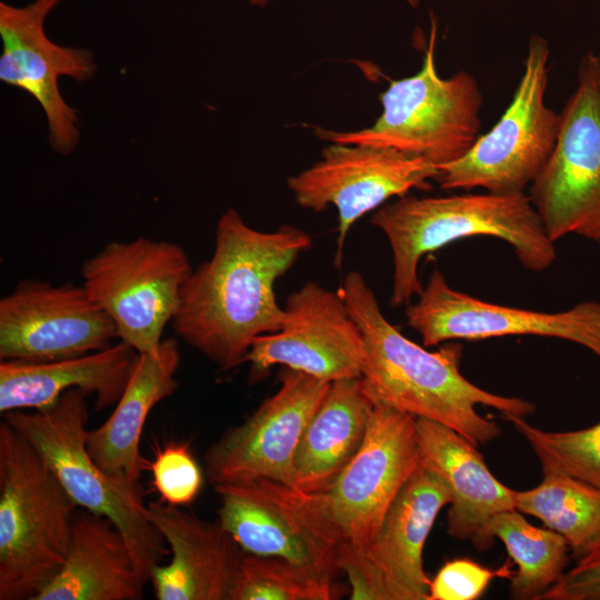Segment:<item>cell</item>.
<instances>
[{
    "label": "cell",
    "mask_w": 600,
    "mask_h": 600,
    "mask_svg": "<svg viewBox=\"0 0 600 600\" xmlns=\"http://www.w3.org/2000/svg\"><path fill=\"white\" fill-rule=\"evenodd\" d=\"M311 246L310 236L296 226L260 231L236 209L226 210L212 256L182 287L171 321L174 333L220 371L239 367L257 337L280 330L284 311L274 283Z\"/></svg>",
    "instance_id": "cell-1"
},
{
    "label": "cell",
    "mask_w": 600,
    "mask_h": 600,
    "mask_svg": "<svg viewBox=\"0 0 600 600\" xmlns=\"http://www.w3.org/2000/svg\"><path fill=\"white\" fill-rule=\"evenodd\" d=\"M338 292L363 337L361 382L373 403L441 423L477 447L501 432L493 420L479 414L477 406L493 408L503 419L534 412L528 400L492 393L464 378L463 346L458 340L428 351L404 337L386 319L361 273H347Z\"/></svg>",
    "instance_id": "cell-2"
},
{
    "label": "cell",
    "mask_w": 600,
    "mask_h": 600,
    "mask_svg": "<svg viewBox=\"0 0 600 600\" xmlns=\"http://www.w3.org/2000/svg\"><path fill=\"white\" fill-rule=\"evenodd\" d=\"M370 223L387 237L393 259L392 308L409 304L422 291V257L460 239L487 236L503 240L528 270L540 272L556 259L530 198L522 193H461L446 197L404 194L381 206Z\"/></svg>",
    "instance_id": "cell-3"
},
{
    "label": "cell",
    "mask_w": 600,
    "mask_h": 600,
    "mask_svg": "<svg viewBox=\"0 0 600 600\" xmlns=\"http://www.w3.org/2000/svg\"><path fill=\"white\" fill-rule=\"evenodd\" d=\"M77 503L28 439L0 423V600H34L61 569Z\"/></svg>",
    "instance_id": "cell-4"
},
{
    "label": "cell",
    "mask_w": 600,
    "mask_h": 600,
    "mask_svg": "<svg viewBox=\"0 0 600 600\" xmlns=\"http://www.w3.org/2000/svg\"><path fill=\"white\" fill-rule=\"evenodd\" d=\"M87 396L72 389L46 409L9 411L3 420L28 439L78 507L107 517L120 530L146 584L170 550L147 514L140 486L108 476L90 457Z\"/></svg>",
    "instance_id": "cell-5"
},
{
    "label": "cell",
    "mask_w": 600,
    "mask_h": 600,
    "mask_svg": "<svg viewBox=\"0 0 600 600\" xmlns=\"http://www.w3.org/2000/svg\"><path fill=\"white\" fill-rule=\"evenodd\" d=\"M437 20L421 69L393 80L380 96L382 113L356 131L314 128L318 138L333 143L393 148L427 159L437 168L462 158L478 139L482 94L473 76L459 71L441 78L436 67Z\"/></svg>",
    "instance_id": "cell-6"
},
{
    "label": "cell",
    "mask_w": 600,
    "mask_h": 600,
    "mask_svg": "<svg viewBox=\"0 0 600 600\" xmlns=\"http://www.w3.org/2000/svg\"><path fill=\"white\" fill-rule=\"evenodd\" d=\"M549 54L548 41L531 36L510 104L462 158L438 168L434 180L442 189L522 193L537 179L554 149L560 128V113L544 101Z\"/></svg>",
    "instance_id": "cell-7"
},
{
    "label": "cell",
    "mask_w": 600,
    "mask_h": 600,
    "mask_svg": "<svg viewBox=\"0 0 600 600\" xmlns=\"http://www.w3.org/2000/svg\"><path fill=\"white\" fill-rule=\"evenodd\" d=\"M192 270L180 244L138 237L106 244L83 262L81 276L89 297L113 321L120 341L138 353H152L178 311Z\"/></svg>",
    "instance_id": "cell-8"
},
{
    "label": "cell",
    "mask_w": 600,
    "mask_h": 600,
    "mask_svg": "<svg viewBox=\"0 0 600 600\" xmlns=\"http://www.w3.org/2000/svg\"><path fill=\"white\" fill-rule=\"evenodd\" d=\"M529 191L553 242L577 234L600 246V53L581 59L554 149Z\"/></svg>",
    "instance_id": "cell-9"
},
{
    "label": "cell",
    "mask_w": 600,
    "mask_h": 600,
    "mask_svg": "<svg viewBox=\"0 0 600 600\" xmlns=\"http://www.w3.org/2000/svg\"><path fill=\"white\" fill-rule=\"evenodd\" d=\"M214 489L221 502L218 520L243 551L331 576L341 571L344 541L320 492L264 478Z\"/></svg>",
    "instance_id": "cell-10"
},
{
    "label": "cell",
    "mask_w": 600,
    "mask_h": 600,
    "mask_svg": "<svg viewBox=\"0 0 600 600\" xmlns=\"http://www.w3.org/2000/svg\"><path fill=\"white\" fill-rule=\"evenodd\" d=\"M420 464L416 418L374 403L359 450L320 492L344 541L342 564L368 547L390 504Z\"/></svg>",
    "instance_id": "cell-11"
},
{
    "label": "cell",
    "mask_w": 600,
    "mask_h": 600,
    "mask_svg": "<svg viewBox=\"0 0 600 600\" xmlns=\"http://www.w3.org/2000/svg\"><path fill=\"white\" fill-rule=\"evenodd\" d=\"M451 501L446 479L420 464L390 504L368 547L342 564L353 600H429L422 552L440 510Z\"/></svg>",
    "instance_id": "cell-12"
},
{
    "label": "cell",
    "mask_w": 600,
    "mask_h": 600,
    "mask_svg": "<svg viewBox=\"0 0 600 600\" xmlns=\"http://www.w3.org/2000/svg\"><path fill=\"white\" fill-rule=\"evenodd\" d=\"M438 171L427 159L393 148L333 143L323 149L320 161L290 177L288 187L304 209L337 208L334 267H340L347 234L357 220L390 198L428 188Z\"/></svg>",
    "instance_id": "cell-13"
},
{
    "label": "cell",
    "mask_w": 600,
    "mask_h": 600,
    "mask_svg": "<svg viewBox=\"0 0 600 600\" xmlns=\"http://www.w3.org/2000/svg\"><path fill=\"white\" fill-rule=\"evenodd\" d=\"M414 303L406 307L407 323L424 347L454 340L537 336L571 341L600 358V302L582 301L559 312L496 304L449 286L433 269Z\"/></svg>",
    "instance_id": "cell-14"
},
{
    "label": "cell",
    "mask_w": 600,
    "mask_h": 600,
    "mask_svg": "<svg viewBox=\"0 0 600 600\" xmlns=\"http://www.w3.org/2000/svg\"><path fill=\"white\" fill-rule=\"evenodd\" d=\"M279 379L273 396L209 448L206 473L213 486L261 478L293 486L296 451L331 382L287 367Z\"/></svg>",
    "instance_id": "cell-15"
},
{
    "label": "cell",
    "mask_w": 600,
    "mask_h": 600,
    "mask_svg": "<svg viewBox=\"0 0 600 600\" xmlns=\"http://www.w3.org/2000/svg\"><path fill=\"white\" fill-rule=\"evenodd\" d=\"M62 1L32 0L23 7L0 2V80L34 98L47 118L51 149L67 156L79 143V117L63 100L58 79L90 80L97 64L90 50L62 47L47 37L44 21Z\"/></svg>",
    "instance_id": "cell-16"
},
{
    "label": "cell",
    "mask_w": 600,
    "mask_h": 600,
    "mask_svg": "<svg viewBox=\"0 0 600 600\" xmlns=\"http://www.w3.org/2000/svg\"><path fill=\"white\" fill-rule=\"evenodd\" d=\"M283 311L280 330L251 344L250 380L276 364L328 382L361 377L363 337L338 291L309 281L287 298Z\"/></svg>",
    "instance_id": "cell-17"
},
{
    "label": "cell",
    "mask_w": 600,
    "mask_h": 600,
    "mask_svg": "<svg viewBox=\"0 0 600 600\" xmlns=\"http://www.w3.org/2000/svg\"><path fill=\"white\" fill-rule=\"evenodd\" d=\"M118 338L83 286L19 281L0 299V359L52 361L99 351Z\"/></svg>",
    "instance_id": "cell-18"
},
{
    "label": "cell",
    "mask_w": 600,
    "mask_h": 600,
    "mask_svg": "<svg viewBox=\"0 0 600 600\" xmlns=\"http://www.w3.org/2000/svg\"><path fill=\"white\" fill-rule=\"evenodd\" d=\"M171 559L153 568L158 600H230L243 550L217 519L202 520L161 501L147 506Z\"/></svg>",
    "instance_id": "cell-19"
},
{
    "label": "cell",
    "mask_w": 600,
    "mask_h": 600,
    "mask_svg": "<svg viewBox=\"0 0 600 600\" xmlns=\"http://www.w3.org/2000/svg\"><path fill=\"white\" fill-rule=\"evenodd\" d=\"M416 423L421 463L439 472L451 491L447 533L470 540L479 552L489 550L494 542L490 521L516 509V490L491 473L477 446L464 437L429 419L416 418Z\"/></svg>",
    "instance_id": "cell-20"
},
{
    "label": "cell",
    "mask_w": 600,
    "mask_h": 600,
    "mask_svg": "<svg viewBox=\"0 0 600 600\" xmlns=\"http://www.w3.org/2000/svg\"><path fill=\"white\" fill-rule=\"evenodd\" d=\"M139 353L120 341L106 349L52 361L1 360L0 412L46 409L67 391L96 396V408L116 404L133 372Z\"/></svg>",
    "instance_id": "cell-21"
},
{
    "label": "cell",
    "mask_w": 600,
    "mask_h": 600,
    "mask_svg": "<svg viewBox=\"0 0 600 600\" xmlns=\"http://www.w3.org/2000/svg\"><path fill=\"white\" fill-rule=\"evenodd\" d=\"M176 338L163 339L156 352L139 353L133 372L111 416L88 432L87 449L108 476L139 486L146 461L140 454L141 432L151 409L178 388L180 364Z\"/></svg>",
    "instance_id": "cell-22"
},
{
    "label": "cell",
    "mask_w": 600,
    "mask_h": 600,
    "mask_svg": "<svg viewBox=\"0 0 600 600\" xmlns=\"http://www.w3.org/2000/svg\"><path fill=\"white\" fill-rule=\"evenodd\" d=\"M143 587L120 530L83 509L76 512L61 569L34 600H139Z\"/></svg>",
    "instance_id": "cell-23"
},
{
    "label": "cell",
    "mask_w": 600,
    "mask_h": 600,
    "mask_svg": "<svg viewBox=\"0 0 600 600\" xmlns=\"http://www.w3.org/2000/svg\"><path fill=\"white\" fill-rule=\"evenodd\" d=\"M373 407L361 377L331 382L296 451L293 487L309 493L326 490L359 450Z\"/></svg>",
    "instance_id": "cell-24"
},
{
    "label": "cell",
    "mask_w": 600,
    "mask_h": 600,
    "mask_svg": "<svg viewBox=\"0 0 600 600\" xmlns=\"http://www.w3.org/2000/svg\"><path fill=\"white\" fill-rule=\"evenodd\" d=\"M540 464L541 482L516 490V509L561 534L578 558L600 540V489L546 462Z\"/></svg>",
    "instance_id": "cell-25"
},
{
    "label": "cell",
    "mask_w": 600,
    "mask_h": 600,
    "mask_svg": "<svg viewBox=\"0 0 600 600\" xmlns=\"http://www.w3.org/2000/svg\"><path fill=\"white\" fill-rule=\"evenodd\" d=\"M489 530L517 564L511 578L512 598L539 600L563 574L570 548L556 531L534 527L517 509L496 514Z\"/></svg>",
    "instance_id": "cell-26"
},
{
    "label": "cell",
    "mask_w": 600,
    "mask_h": 600,
    "mask_svg": "<svg viewBox=\"0 0 600 600\" xmlns=\"http://www.w3.org/2000/svg\"><path fill=\"white\" fill-rule=\"evenodd\" d=\"M333 576L286 559L243 552L230 600H330Z\"/></svg>",
    "instance_id": "cell-27"
},
{
    "label": "cell",
    "mask_w": 600,
    "mask_h": 600,
    "mask_svg": "<svg viewBox=\"0 0 600 600\" xmlns=\"http://www.w3.org/2000/svg\"><path fill=\"white\" fill-rule=\"evenodd\" d=\"M529 442L540 462L600 489V421L589 428L552 432L529 424L524 417H508Z\"/></svg>",
    "instance_id": "cell-28"
},
{
    "label": "cell",
    "mask_w": 600,
    "mask_h": 600,
    "mask_svg": "<svg viewBox=\"0 0 600 600\" xmlns=\"http://www.w3.org/2000/svg\"><path fill=\"white\" fill-rule=\"evenodd\" d=\"M152 486L160 501L182 507L190 504L202 486V473L184 442H170L157 450L149 464Z\"/></svg>",
    "instance_id": "cell-29"
},
{
    "label": "cell",
    "mask_w": 600,
    "mask_h": 600,
    "mask_svg": "<svg viewBox=\"0 0 600 600\" xmlns=\"http://www.w3.org/2000/svg\"><path fill=\"white\" fill-rule=\"evenodd\" d=\"M514 572L507 561L497 570L469 559L446 562L429 587V600H473L479 598L496 577L511 579Z\"/></svg>",
    "instance_id": "cell-30"
},
{
    "label": "cell",
    "mask_w": 600,
    "mask_h": 600,
    "mask_svg": "<svg viewBox=\"0 0 600 600\" xmlns=\"http://www.w3.org/2000/svg\"><path fill=\"white\" fill-rule=\"evenodd\" d=\"M539 600H600V540L543 592Z\"/></svg>",
    "instance_id": "cell-31"
},
{
    "label": "cell",
    "mask_w": 600,
    "mask_h": 600,
    "mask_svg": "<svg viewBox=\"0 0 600 600\" xmlns=\"http://www.w3.org/2000/svg\"><path fill=\"white\" fill-rule=\"evenodd\" d=\"M250 4L256 7H263L267 4L269 0H248ZM412 8H417L419 6L420 0H406Z\"/></svg>",
    "instance_id": "cell-32"
}]
</instances>
